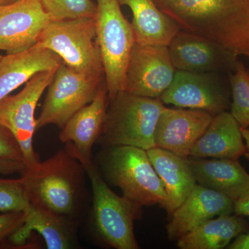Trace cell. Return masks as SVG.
Returning <instances> with one entry per match:
<instances>
[{
	"instance_id": "obj_11",
	"label": "cell",
	"mask_w": 249,
	"mask_h": 249,
	"mask_svg": "<svg viewBox=\"0 0 249 249\" xmlns=\"http://www.w3.org/2000/svg\"><path fill=\"white\" fill-rule=\"evenodd\" d=\"M176 71L168 46L135 43L127 65L124 91L160 98L173 83Z\"/></svg>"
},
{
	"instance_id": "obj_32",
	"label": "cell",
	"mask_w": 249,
	"mask_h": 249,
	"mask_svg": "<svg viewBox=\"0 0 249 249\" xmlns=\"http://www.w3.org/2000/svg\"><path fill=\"white\" fill-rule=\"evenodd\" d=\"M242 134L243 139L245 140L246 147H247V152H246L245 156L249 160V129H242Z\"/></svg>"
},
{
	"instance_id": "obj_27",
	"label": "cell",
	"mask_w": 249,
	"mask_h": 249,
	"mask_svg": "<svg viewBox=\"0 0 249 249\" xmlns=\"http://www.w3.org/2000/svg\"><path fill=\"white\" fill-rule=\"evenodd\" d=\"M0 159L24 163V157L17 139L11 131L0 121Z\"/></svg>"
},
{
	"instance_id": "obj_14",
	"label": "cell",
	"mask_w": 249,
	"mask_h": 249,
	"mask_svg": "<svg viewBox=\"0 0 249 249\" xmlns=\"http://www.w3.org/2000/svg\"><path fill=\"white\" fill-rule=\"evenodd\" d=\"M213 116L199 109L165 107L156 127V147L188 159Z\"/></svg>"
},
{
	"instance_id": "obj_13",
	"label": "cell",
	"mask_w": 249,
	"mask_h": 249,
	"mask_svg": "<svg viewBox=\"0 0 249 249\" xmlns=\"http://www.w3.org/2000/svg\"><path fill=\"white\" fill-rule=\"evenodd\" d=\"M168 48L177 71L230 73L238 57L214 41L183 30L172 39Z\"/></svg>"
},
{
	"instance_id": "obj_1",
	"label": "cell",
	"mask_w": 249,
	"mask_h": 249,
	"mask_svg": "<svg viewBox=\"0 0 249 249\" xmlns=\"http://www.w3.org/2000/svg\"><path fill=\"white\" fill-rule=\"evenodd\" d=\"M84 165L65 145L53 157L26 168L22 178L33 206L80 224L89 212Z\"/></svg>"
},
{
	"instance_id": "obj_7",
	"label": "cell",
	"mask_w": 249,
	"mask_h": 249,
	"mask_svg": "<svg viewBox=\"0 0 249 249\" xmlns=\"http://www.w3.org/2000/svg\"><path fill=\"white\" fill-rule=\"evenodd\" d=\"M96 33L109 100L124 89L126 71L136 43L131 23L118 0H96Z\"/></svg>"
},
{
	"instance_id": "obj_10",
	"label": "cell",
	"mask_w": 249,
	"mask_h": 249,
	"mask_svg": "<svg viewBox=\"0 0 249 249\" xmlns=\"http://www.w3.org/2000/svg\"><path fill=\"white\" fill-rule=\"evenodd\" d=\"M230 85L221 73L176 71L173 83L160 99L163 104L199 109L213 116L231 107Z\"/></svg>"
},
{
	"instance_id": "obj_24",
	"label": "cell",
	"mask_w": 249,
	"mask_h": 249,
	"mask_svg": "<svg viewBox=\"0 0 249 249\" xmlns=\"http://www.w3.org/2000/svg\"><path fill=\"white\" fill-rule=\"evenodd\" d=\"M229 73L232 97L231 114L242 129L247 128L249 126V71L243 62L237 60L235 70Z\"/></svg>"
},
{
	"instance_id": "obj_12",
	"label": "cell",
	"mask_w": 249,
	"mask_h": 249,
	"mask_svg": "<svg viewBox=\"0 0 249 249\" xmlns=\"http://www.w3.org/2000/svg\"><path fill=\"white\" fill-rule=\"evenodd\" d=\"M52 21L40 0H18L0 6V51L15 54L32 48Z\"/></svg>"
},
{
	"instance_id": "obj_35",
	"label": "cell",
	"mask_w": 249,
	"mask_h": 249,
	"mask_svg": "<svg viewBox=\"0 0 249 249\" xmlns=\"http://www.w3.org/2000/svg\"><path fill=\"white\" fill-rule=\"evenodd\" d=\"M247 56H248V57H249V53L248 54H247Z\"/></svg>"
},
{
	"instance_id": "obj_19",
	"label": "cell",
	"mask_w": 249,
	"mask_h": 249,
	"mask_svg": "<svg viewBox=\"0 0 249 249\" xmlns=\"http://www.w3.org/2000/svg\"><path fill=\"white\" fill-rule=\"evenodd\" d=\"M62 59L49 49L34 46L21 53L6 54L0 59V102L40 71H54Z\"/></svg>"
},
{
	"instance_id": "obj_2",
	"label": "cell",
	"mask_w": 249,
	"mask_h": 249,
	"mask_svg": "<svg viewBox=\"0 0 249 249\" xmlns=\"http://www.w3.org/2000/svg\"><path fill=\"white\" fill-rule=\"evenodd\" d=\"M180 30L206 37L238 56L249 53V0H154Z\"/></svg>"
},
{
	"instance_id": "obj_9",
	"label": "cell",
	"mask_w": 249,
	"mask_h": 249,
	"mask_svg": "<svg viewBox=\"0 0 249 249\" xmlns=\"http://www.w3.org/2000/svg\"><path fill=\"white\" fill-rule=\"evenodd\" d=\"M55 71L36 73L26 83L22 91L14 96L9 95L0 102V121L17 139L26 168H33L40 162L34 148L35 111L42 93L52 83Z\"/></svg>"
},
{
	"instance_id": "obj_31",
	"label": "cell",
	"mask_w": 249,
	"mask_h": 249,
	"mask_svg": "<svg viewBox=\"0 0 249 249\" xmlns=\"http://www.w3.org/2000/svg\"><path fill=\"white\" fill-rule=\"evenodd\" d=\"M229 249H249V231L241 233L235 237V240L228 246Z\"/></svg>"
},
{
	"instance_id": "obj_20",
	"label": "cell",
	"mask_w": 249,
	"mask_h": 249,
	"mask_svg": "<svg viewBox=\"0 0 249 249\" xmlns=\"http://www.w3.org/2000/svg\"><path fill=\"white\" fill-rule=\"evenodd\" d=\"M190 166L199 185L222 193L234 201L249 188V174L238 160L191 158Z\"/></svg>"
},
{
	"instance_id": "obj_23",
	"label": "cell",
	"mask_w": 249,
	"mask_h": 249,
	"mask_svg": "<svg viewBox=\"0 0 249 249\" xmlns=\"http://www.w3.org/2000/svg\"><path fill=\"white\" fill-rule=\"evenodd\" d=\"M248 228L243 216H218L178 239V247L181 249H224L237 236L247 231Z\"/></svg>"
},
{
	"instance_id": "obj_30",
	"label": "cell",
	"mask_w": 249,
	"mask_h": 249,
	"mask_svg": "<svg viewBox=\"0 0 249 249\" xmlns=\"http://www.w3.org/2000/svg\"><path fill=\"white\" fill-rule=\"evenodd\" d=\"M234 213L249 217V188L234 203Z\"/></svg>"
},
{
	"instance_id": "obj_29",
	"label": "cell",
	"mask_w": 249,
	"mask_h": 249,
	"mask_svg": "<svg viewBox=\"0 0 249 249\" xmlns=\"http://www.w3.org/2000/svg\"><path fill=\"white\" fill-rule=\"evenodd\" d=\"M25 169V164L22 162L0 159V174H3V175H11V174L17 173L22 174Z\"/></svg>"
},
{
	"instance_id": "obj_3",
	"label": "cell",
	"mask_w": 249,
	"mask_h": 249,
	"mask_svg": "<svg viewBox=\"0 0 249 249\" xmlns=\"http://www.w3.org/2000/svg\"><path fill=\"white\" fill-rule=\"evenodd\" d=\"M66 146L83 163L91 183L89 222L93 237L103 245L116 249L139 248L134 231V221L140 219L142 206L114 193L92 158L80 155L70 144Z\"/></svg>"
},
{
	"instance_id": "obj_25",
	"label": "cell",
	"mask_w": 249,
	"mask_h": 249,
	"mask_svg": "<svg viewBox=\"0 0 249 249\" xmlns=\"http://www.w3.org/2000/svg\"><path fill=\"white\" fill-rule=\"evenodd\" d=\"M53 21L96 17L97 6L92 0H40Z\"/></svg>"
},
{
	"instance_id": "obj_28",
	"label": "cell",
	"mask_w": 249,
	"mask_h": 249,
	"mask_svg": "<svg viewBox=\"0 0 249 249\" xmlns=\"http://www.w3.org/2000/svg\"><path fill=\"white\" fill-rule=\"evenodd\" d=\"M24 219V211L0 213V248L6 245L11 236L22 227Z\"/></svg>"
},
{
	"instance_id": "obj_8",
	"label": "cell",
	"mask_w": 249,
	"mask_h": 249,
	"mask_svg": "<svg viewBox=\"0 0 249 249\" xmlns=\"http://www.w3.org/2000/svg\"><path fill=\"white\" fill-rule=\"evenodd\" d=\"M105 80L85 76L62 62L47 88L36 130L49 124L62 128L75 113L92 101Z\"/></svg>"
},
{
	"instance_id": "obj_6",
	"label": "cell",
	"mask_w": 249,
	"mask_h": 249,
	"mask_svg": "<svg viewBox=\"0 0 249 249\" xmlns=\"http://www.w3.org/2000/svg\"><path fill=\"white\" fill-rule=\"evenodd\" d=\"M36 45L52 51L78 73L90 78H105L95 18L52 21Z\"/></svg>"
},
{
	"instance_id": "obj_22",
	"label": "cell",
	"mask_w": 249,
	"mask_h": 249,
	"mask_svg": "<svg viewBox=\"0 0 249 249\" xmlns=\"http://www.w3.org/2000/svg\"><path fill=\"white\" fill-rule=\"evenodd\" d=\"M132 11L131 23L136 43L168 46L180 31L178 24L164 14L154 0H118Z\"/></svg>"
},
{
	"instance_id": "obj_17",
	"label": "cell",
	"mask_w": 249,
	"mask_h": 249,
	"mask_svg": "<svg viewBox=\"0 0 249 249\" xmlns=\"http://www.w3.org/2000/svg\"><path fill=\"white\" fill-rule=\"evenodd\" d=\"M24 212V224L10 239L16 247L24 245L32 231L42 236L48 249H71L79 247L77 236L78 223L31 204Z\"/></svg>"
},
{
	"instance_id": "obj_16",
	"label": "cell",
	"mask_w": 249,
	"mask_h": 249,
	"mask_svg": "<svg viewBox=\"0 0 249 249\" xmlns=\"http://www.w3.org/2000/svg\"><path fill=\"white\" fill-rule=\"evenodd\" d=\"M108 104L109 96L105 80L92 101L75 113L61 128L59 134L61 142L70 144L83 157L92 158V147L104 128Z\"/></svg>"
},
{
	"instance_id": "obj_26",
	"label": "cell",
	"mask_w": 249,
	"mask_h": 249,
	"mask_svg": "<svg viewBox=\"0 0 249 249\" xmlns=\"http://www.w3.org/2000/svg\"><path fill=\"white\" fill-rule=\"evenodd\" d=\"M29 204L22 177L16 179L0 178V213L24 211Z\"/></svg>"
},
{
	"instance_id": "obj_5",
	"label": "cell",
	"mask_w": 249,
	"mask_h": 249,
	"mask_svg": "<svg viewBox=\"0 0 249 249\" xmlns=\"http://www.w3.org/2000/svg\"><path fill=\"white\" fill-rule=\"evenodd\" d=\"M165 107L160 98L119 92L109 100L104 128L98 142L103 147L129 145L145 150L155 147L156 127Z\"/></svg>"
},
{
	"instance_id": "obj_18",
	"label": "cell",
	"mask_w": 249,
	"mask_h": 249,
	"mask_svg": "<svg viewBox=\"0 0 249 249\" xmlns=\"http://www.w3.org/2000/svg\"><path fill=\"white\" fill-rule=\"evenodd\" d=\"M246 152L242 127L231 112L225 111L213 116L189 157L239 160Z\"/></svg>"
},
{
	"instance_id": "obj_15",
	"label": "cell",
	"mask_w": 249,
	"mask_h": 249,
	"mask_svg": "<svg viewBox=\"0 0 249 249\" xmlns=\"http://www.w3.org/2000/svg\"><path fill=\"white\" fill-rule=\"evenodd\" d=\"M235 201L222 193L196 184L174 211L167 225L170 240H178L212 218L234 213Z\"/></svg>"
},
{
	"instance_id": "obj_33",
	"label": "cell",
	"mask_w": 249,
	"mask_h": 249,
	"mask_svg": "<svg viewBox=\"0 0 249 249\" xmlns=\"http://www.w3.org/2000/svg\"><path fill=\"white\" fill-rule=\"evenodd\" d=\"M16 1L18 0H0V6L11 4V3L15 2Z\"/></svg>"
},
{
	"instance_id": "obj_34",
	"label": "cell",
	"mask_w": 249,
	"mask_h": 249,
	"mask_svg": "<svg viewBox=\"0 0 249 249\" xmlns=\"http://www.w3.org/2000/svg\"><path fill=\"white\" fill-rule=\"evenodd\" d=\"M1 57H2V55H1V54H0V59L1 58Z\"/></svg>"
},
{
	"instance_id": "obj_4",
	"label": "cell",
	"mask_w": 249,
	"mask_h": 249,
	"mask_svg": "<svg viewBox=\"0 0 249 249\" xmlns=\"http://www.w3.org/2000/svg\"><path fill=\"white\" fill-rule=\"evenodd\" d=\"M96 160L106 182L119 187L124 196L142 206L160 204L165 209L166 193L146 150L129 145L103 147Z\"/></svg>"
},
{
	"instance_id": "obj_21",
	"label": "cell",
	"mask_w": 249,
	"mask_h": 249,
	"mask_svg": "<svg viewBox=\"0 0 249 249\" xmlns=\"http://www.w3.org/2000/svg\"><path fill=\"white\" fill-rule=\"evenodd\" d=\"M146 151L163 183L168 197L165 209L171 215L196 186V178L188 159L160 147H153Z\"/></svg>"
}]
</instances>
